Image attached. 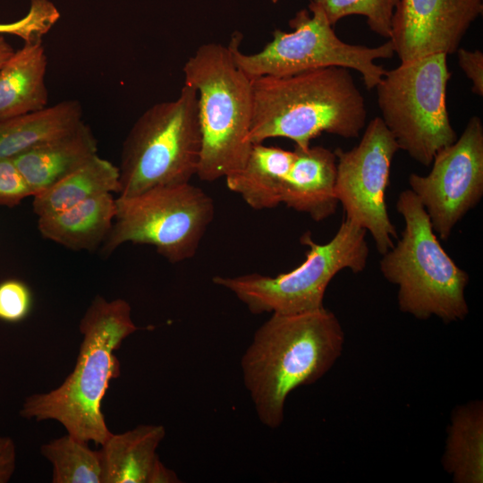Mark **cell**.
I'll return each instance as SVG.
<instances>
[{"mask_svg":"<svg viewBox=\"0 0 483 483\" xmlns=\"http://www.w3.org/2000/svg\"><path fill=\"white\" fill-rule=\"evenodd\" d=\"M344 341L338 318L325 307L271 314L241 359L243 384L259 421L279 428L288 395L323 377L341 357Z\"/></svg>","mask_w":483,"mask_h":483,"instance_id":"cell-1","label":"cell"},{"mask_svg":"<svg viewBox=\"0 0 483 483\" xmlns=\"http://www.w3.org/2000/svg\"><path fill=\"white\" fill-rule=\"evenodd\" d=\"M130 304L97 295L80 322L83 335L74 369L57 388L28 396L21 417L37 421L54 419L76 439L103 445L112 435L101 411L111 380L120 376L114 352L139 328Z\"/></svg>","mask_w":483,"mask_h":483,"instance_id":"cell-2","label":"cell"},{"mask_svg":"<svg viewBox=\"0 0 483 483\" xmlns=\"http://www.w3.org/2000/svg\"><path fill=\"white\" fill-rule=\"evenodd\" d=\"M252 144L280 137L308 148L323 132L351 139L365 128V99L347 68L263 76L252 80Z\"/></svg>","mask_w":483,"mask_h":483,"instance_id":"cell-3","label":"cell"},{"mask_svg":"<svg viewBox=\"0 0 483 483\" xmlns=\"http://www.w3.org/2000/svg\"><path fill=\"white\" fill-rule=\"evenodd\" d=\"M184 83L198 97L201 153L197 176L216 181L239 171L252 143L249 140L252 80L234 63L229 46L207 43L183 66Z\"/></svg>","mask_w":483,"mask_h":483,"instance_id":"cell-4","label":"cell"},{"mask_svg":"<svg viewBox=\"0 0 483 483\" xmlns=\"http://www.w3.org/2000/svg\"><path fill=\"white\" fill-rule=\"evenodd\" d=\"M396 208L404 230L382 255L379 267L385 279L398 287L399 309L420 320L433 316L445 323L463 320L469 314L468 273L441 246L424 207L410 189L400 192Z\"/></svg>","mask_w":483,"mask_h":483,"instance_id":"cell-5","label":"cell"},{"mask_svg":"<svg viewBox=\"0 0 483 483\" xmlns=\"http://www.w3.org/2000/svg\"><path fill=\"white\" fill-rule=\"evenodd\" d=\"M200 153L197 92L184 83L175 99L152 105L129 131L119 166V196L190 182Z\"/></svg>","mask_w":483,"mask_h":483,"instance_id":"cell-6","label":"cell"},{"mask_svg":"<svg viewBox=\"0 0 483 483\" xmlns=\"http://www.w3.org/2000/svg\"><path fill=\"white\" fill-rule=\"evenodd\" d=\"M366 230L343 218L333 238L315 242L307 232L300 239L308 247L305 260L297 267L276 276L258 273L236 276L216 275L212 282L232 293L255 315L296 314L324 307L326 290L340 271L358 274L369 258Z\"/></svg>","mask_w":483,"mask_h":483,"instance_id":"cell-7","label":"cell"},{"mask_svg":"<svg viewBox=\"0 0 483 483\" xmlns=\"http://www.w3.org/2000/svg\"><path fill=\"white\" fill-rule=\"evenodd\" d=\"M291 31L275 30L273 38L254 54L240 50L242 36L234 33L228 44L236 65L251 80L285 77L318 68L338 66L359 72L367 89L380 82L386 70L375 63L391 58L394 49L390 39L369 47L341 40L324 12L315 4L300 10L289 21Z\"/></svg>","mask_w":483,"mask_h":483,"instance_id":"cell-8","label":"cell"},{"mask_svg":"<svg viewBox=\"0 0 483 483\" xmlns=\"http://www.w3.org/2000/svg\"><path fill=\"white\" fill-rule=\"evenodd\" d=\"M447 55L433 54L386 71L376 86L381 119L399 149L428 166L457 139L446 107Z\"/></svg>","mask_w":483,"mask_h":483,"instance_id":"cell-9","label":"cell"},{"mask_svg":"<svg viewBox=\"0 0 483 483\" xmlns=\"http://www.w3.org/2000/svg\"><path fill=\"white\" fill-rule=\"evenodd\" d=\"M112 228L101 245L108 256L121 245L148 244L170 263L191 258L213 221V199L191 182L157 186L115 199Z\"/></svg>","mask_w":483,"mask_h":483,"instance_id":"cell-10","label":"cell"},{"mask_svg":"<svg viewBox=\"0 0 483 483\" xmlns=\"http://www.w3.org/2000/svg\"><path fill=\"white\" fill-rule=\"evenodd\" d=\"M399 146L381 117L365 128L357 146L351 150L337 148L335 194L344 218L357 224L372 236L383 255L397 239L386 202L390 169Z\"/></svg>","mask_w":483,"mask_h":483,"instance_id":"cell-11","label":"cell"},{"mask_svg":"<svg viewBox=\"0 0 483 483\" xmlns=\"http://www.w3.org/2000/svg\"><path fill=\"white\" fill-rule=\"evenodd\" d=\"M427 175L411 174L410 190L424 207L441 240L474 208L483 196V123L474 115L461 136L441 148Z\"/></svg>","mask_w":483,"mask_h":483,"instance_id":"cell-12","label":"cell"},{"mask_svg":"<svg viewBox=\"0 0 483 483\" xmlns=\"http://www.w3.org/2000/svg\"><path fill=\"white\" fill-rule=\"evenodd\" d=\"M482 12L483 0H400L389 38L394 54L401 63L455 54Z\"/></svg>","mask_w":483,"mask_h":483,"instance_id":"cell-13","label":"cell"},{"mask_svg":"<svg viewBox=\"0 0 483 483\" xmlns=\"http://www.w3.org/2000/svg\"><path fill=\"white\" fill-rule=\"evenodd\" d=\"M165 436L162 425H139L121 434L112 433L99 450L102 483L180 482L157 453Z\"/></svg>","mask_w":483,"mask_h":483,"instance_id":"cell-14","label":"cell"},{"mask_svg":"<svg viewBox=\"0 0 483 483\" xmlns=\"http://www.w3.org/2000/svg\"><path fill=\"white\" fill-rule=\"evenodd\" d=\"M293 152L282 203L316 222L323 221L333 216L339 205L335 194L336 156L322 146L295 147Z\"/></svg>","mask_w":483,"mask_h":483,"instance_id":"cell-15","label":"cell"},{"mask_svg":"<svg viewBox=\"0 0 483 483\" xmlns=\"http://www.w3.org/2000/svg\"><path fill=\"white\" fill-rule=\"evenodd\" d=\"M97 154V141L81 122L71 131L12 158L32 197L56 183Z\"/></svg>","mask_w":483,"mask_h":483,"instance_id":"cell-16","label":"cell"},{"mask_svg":"<svg viewBox=\"0 0 483 483\" xmlns=\"http://www.w3.org/2000/svg\"><path fill=\"white\" fill-rule=\"evenodd\" d=\"M47 58L40 39L24 46L0 69V121L47 106Z\"/></svg>","mask_w":483,"mask_h":483,"instance_id":"cell-17","label":"cell"},{"mask_svg":"<svg viewBox=\"0 0 483 483\" xmlns=\"http://www.w3.org/2000/svg\"><path fill=\"white\" fill-rule=\"evenodd\" d=\"M115 199L103 194L56 213L38 216L40 234L72 250H94L105 242L114 219Z\"/></svg>","mask_w":483,"mask_h":483,"instance_id":"cell-18","label":"cell"},{"mask_svg":"<svg viewBox=\"0 0 483 483\" xmlns=\"http://www.w3.org/2000/svg\"><path fill=\"white\" fill-rule=\"evenodd\" d=\"M293 159V150L255 143L244 165L225 177L226 186L254 209L275 208L283 202Z\"/></svg>","mask_w":483,"mask_h":483,"instance_id":"cell-19","label":"cell"},{"mask_svg":"<svg viewBox=\"0 0 483 483\" xmlns=\"http://www.w3.org/2000/svg\"><path fill=\"white\" fill-rule=\"evenodd\" d=\"M454 483L483 482V402L470 401L451 413L441 459Z\"/></svg>","mask_w":483,"mask_h":483,"instance_id":"cell-20","label":"cell"},{"mask_svg":"<svg viewBox=\"0 0 483 483\" xmlns=\"http://www.w3.org/2000/svg\"><path fill=\"white\" fill-rule=\"evenodd\" d=\"M82 120L77 100L0 121V159L14 157L76 128Z\"/></svg>","mask_w":483,"mask_h":483,"instance_id":"cell-21","label":"cell"},{"mask_svg":"<svg viewBox=\"0 0 483 483\" xmlns=\"http://www.w3.org/2000/svg\"><path fill=\"white\" fill-rule=\"evenodd\" d=\"M120 189L119 167L97 154L48 189L34 195L33 211L38 216L56 213L103 194H119Z\"/></svg>","mask_w":483,"mask_h":483,"instance_id":"cell-22","label":"cell"},{"mask_svg":"<svg viewBox=\"0 0 483 483\" xmlns=\"http://www.w3.org/2000/svg\"><path fill=\"white\" fill-rule=\"evenodd\" d=\"M41 454L53 467V483H102L99 451L67 434L40 447Z\"/></svg>","mask_w":483,"mask_h":483,"instance_id":"cell-23","label":"cell"},{"mask_svg":"<svg viewBox=\"0 0 483 483\" xmlns=\"http://www.w3.org/2000/svg\"><path fill=\"white\" fill-rule=\"evenodd\" d=\"M400 0H312L326 16L332 26L349 15H361L367 19L370 30L390 38L392 21Z\"/></svg>","mask_w":483,"mask_h":483,"instance_id":"cell-24","label":"cell"},{"mask_svg":"<svg viewBox=\"0 0 483 483\" xmlns=\"http://www.w3.org/2000/svg\"><path fill=\"white\" fill-rule=\"evenodd\" d=\"M31 305L30 290L23 282L8 279L0 284V320L20 322L29 315Z\"/></svg>","mask_w":483,"mask_h":483,"instance_id":"cell-25","label":"cell"},{"mask_svg":"<svg viewBox=\"0 0 483 483\" xmlns=\"http://www.w3.org/2000/svg\"><path fill=\"white\" fill-rule=\"evenodd\" d=\"M32 192L12 158L0 159V207L13 208Z\"/></svg>","mask_w":483,"mask_h":483,"instance_id":"cell-26","label":"cell"},{"mask_svg":"<svg viewBox=\"0 0 483 483\" xmlns=\"http://www.w3.org/2000/svg\"><path fill=\"white\" fill-rule=\"evenodd\" d=\"M455 54L460 68L471 82V91L483 96V53L480 50H467L459 47Z\"/></svg>","mask_w":483,"mask_h":483,"instance_id":"cell-27","label":"cell"},{"mask_svg":"<svg viewBox=\"0 0 483 483\" xmlns=\"http://www.w3.org/2000/svg\"><path fill=\"white\" fill-rule=\"evenodd\" d=\"M16 450L13 439L0 436V483L8 482L15 470Z\"/></svg>","mask_w":483,"mask_h":483,"instance_id":"cell-28","label":"cell"},{"mask_svg":"<svg viewBox=\"0 0 483 483\" xmlns=\"http://www.w3.org/2000/svg\"><path fill=\"white\" fill-rule=\"evenodd\" d=\"M14 52V49L6 39L3 36H0V69Z\"/></svg>","mask_w":483,"mask_h":483,"instance_id":"cell-29","label":"cell"},{"mask_svg":"<svg viewBox=\"0 0 483 483\" xmlns=\"http://www.w3.org/2000/svg\"><path fill=\"white\" fill-rule=\"evenodd\" d=\"M269 1H271V2L274 3V4H275V3H277L279 0H269Z\"/></svg>","mask_w":483,"mask_h":483,"instance_id":"cell-30","label":"cell"}]
</instances>
